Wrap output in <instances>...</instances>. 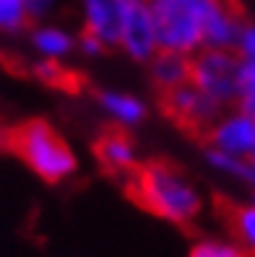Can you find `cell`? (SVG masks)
Wrapping results in <instances>:
<instances>
[{
	"mask_svg": "<svg viewBox=\"0 0 255 257\" xmlns=\"http://www.w3.org/2000/svg\"><path fill=\"white\" fill-rule=\"evenodd\" d=\"M32 73L37 81H42L44 86H52V88H68V91H73L78 86L76 75L65 70V65H60V60H39Z\"/></svg>",
	"mask_w": 255,
	"mask_h": 257,
	"instance_id": "cell-14",
	"label": "cell"
},
{
	"mask_svg": "<svg viewBox=\"0 0 255 257\" xmlns=\"http://www.w3.org/2000/svg\"><path fill=\"white\" fill-rule=\"evenodd\" d=\"M255 101V60H242L239 65V101L237 104H250Z\"/></svg>",
	"mask_w": 255,
	"mask_h": 257,
	"instance_id": "cell-17",
	"label": "cell"
},
{
	"mask_svg": "<svg viewBox=\"0 0 255 257\" xmlns=\"http://www.w3.org/2000/svg\"><path fill=\"white\" fill-rule=\"evenodd\" d=\"M78 50H81L83 55H89V57H97V55H102L104 50H107V44H104L102 39H97L94 34L83 32V34L78 37Z\"/></svg>",
	"mask_w": 255,
	"mask_h": 257,
	"instance_id": "cell-19",
	"label": "cell"
},
{
	"mask_svg": "<svg viewBox=\"0 0 255 257\" xmlns=\"http://www.w3.org/2000/svg\"><path fill=\"white\" fill-rule=\"evenodd\" d=\"M247 161L255 166V143H252V148H250V154H247Z\"/></svg>",
	"mask_w": 255,
	"mask_h": 257,
	"instance_id": "cell-22",
	"label": "cell"
},
{
	"mask_svg": "<svg viewBox=\"0 0 255 257\" xmlns=\"http://www.w3.org/2000/svg\"><path fill=\"white\" fill-rule=\"evenodd\" d=\"M161 109L175 125L193 130V133H198V130L208 133V127L224 114L221 104L214 101L208 94H203L193 83H185V86L175 88V91L161 94Z\"/></svg>",
	"mask_w": 255,
	"mask_h": 257,
	"instance_id": "cell-5",
	"label": "cell"
},
{
	"mask_svg": "<svg viewBox=\"0 0 255 257\" xmlns=\"http://www.w3.org/2000/svg\"><path fill=\"white\" fill-rule=\"evenodd\" d=\"M60 3V0H26V6H29V13H32V19H42V16H47V13Z\"/></svg>",
	"mask_w": 255,
	"mask_h": 257,
	"instance_id": "cell-20",
	"label": "cell"
},
{
	"mask_svg": "<svg viewBox=\"0 0 255 257\" xmlns=\"http://www.w3.org/2000/svg\"><path fill=\"white\" fill-rule=\"evenodd\" d=\"M229 229L234 234V241L247 254H255V203L234 205L229 210Z\"/></svg>",
	"mask_w": 255,
	"mask_h": 257,
	"instance_id": "cell-13",
	"label": "cell"
},
{
	"mask_svg": "<svg viewBox=\"0 0 255 257\" xmlns=\"http://www.w3.org/2000/svg\"><path fill=\"white\" fill-rule=\"evenodd\" d=\"M239 65L242 60L234 50L203 47L190 57V83L227 107L239 101Z\"/></svg>",
	"mask_w": 255,
	"mask_h": 257,
	"instance_id": "cell-4",
	"label": "cell"
},
{
	"mask_svg": "<svg viewBox=\"0 0 255 257\" xmlns=\"http://www.w3.org/2000/svg\"><path fill=\"white\" fill-rule=\"evenodd\" d=\"M3 146L47 185L65 182L78 166L73 148L47 119H26L6 130Z\"/></svg>",
	"mask_w": 255,
	"mask_h": 257,
	"instance_id": "cell-3",
	"label": "cell"
},
{
	"mask_svg": "<svg viewBox=\"0 0 255 257\" xmlns=\"http://www.w3.org/2000/svg\"><path fill=\"white\" fill-rule=\"evenodd\" d=\"M128 195L146 213L175 226L193 223L203 210V198L196 185L169 161L138 164L128 177Z\"/></svg>",
	"mask_w": 255,
	"mask_h": 257,
	"instance_id": "cell-2",
	"label": "cell"
},
{
	"mask_svg": "<svg viewBox=\"0 0 255 257\" xmlns=\"http://www.w3.org/2000/svg\"><path fill=\"white\" fill-rule=\"evenodd\" d=\"M148 73H151V81L161 94L175 91V88L190 83V57L169 50H159L148 60Z\"/></svg>",
	"mask_w": 255,
	"mask_h": 257,
	"instance_id": "cell-11",
	"label": "cell"
},
{
	"mask_svg": "<svg viewBox=\"0 0 255 257\" xmlns=\"http://www.w3.org/2000/svg\"><path fill=\"white\" fill-rule=\"evenodd\" d=\"M188 257H247V252L229 239H216V236H206L198 239L190 247Z\"/></svg>",
	"mask_w": 255,
	"mask_h": 257,
	"instance_id": "cell-15",
	"label": "cell"
},
{
	"mask_svg": "<svg viewBox=\"0 0 255 257\" xmlns=\"http://www.w3.org/2000/svg\"><path fill=\"white\" fill-rule=\"evenodd\" d=\"M94 156L104 172L130 177L138 169V151L125 127L104 130L94 143Z\"/></svg>",
	"mask_w": 255,
	"mask_h": 257,
	"instance_id": "cell-8",
	"label": "cell"
},
{
	"mask_svg": "<svg viewBox=\"0 0 255 257\" xmlns=\"http://www.w3.org/2000/svg\"><path fill=\"white\" fill-rule=\"evenodd\" d=\"M208 148L224 151L229 156H242L247 159L250 148L255 143V117L245 112L242 107L221 114L216 122L208 127Z\"/></svg>",
	"mask_w": 255,
	"mask_h": 257,
	"instance_id": "cell-7",
	"label": "cell"
},
{
	"mask_svg": "<svg viewBox=\"0 0 255 257\" xmlns=\"http://www.w3.org/2000/svg\"><path fill=\"white\" fill-rule=\"evenodd\" d=\"M159 50L193 57L203 47L234 50L242 16L232 0H148Z\"/></svg>",
	"mask_w": 255,
	"mask_h": 257,
	"instance_id": "cell-1",
	"label": "cell"
},
{
	"mask_svg": "<svg viewBox=\"0 0 255 257\" xmlns=\"http://www.w3.org/2000/svg\"><path fill=\"white\" fill-rule=\"evenodd\" d=\"M120 50L136 63H148L159 52L156 24L151 16V8H148V0H125Z\"/></svg>",
	"mask_w": 255,
	"mask_h": 257,
	"instance_id": "cell-6",
	"label": "cell"
},
{
	"mask_svg": "<svg viewBox=\"0 0 255 257\" xmlns=\"http://www.w3.org/2000/svg\"><path fill=\"white\" fill-rule=\"evenodd\" d=\"M29 42H32V50L42 60H63L78 47V39L70 32H65L60 26H44V24L34 29Z\"/></svg>",
	"mask_w": 255,
	"mask_h": 257,
	"instance_id": "cell-12",
	"label": "cell"
},
{
	"mask_svg": "<svg viewBox=\"0 0 255 257\" xmlns=\"http://www.w3.org/2000/svg\"><path fill=\"white\" fill-rule=\"evenodd\" d=\"M97 104L115 125L125 127V130L138 127L146 119V112H148L143 99H138L136 94H128V91H115V88H104V91H99L97 94Z\"/></svg>",
	"mask_w": 255,
	"mask_h": 257,
	"instance_id": "cell-10",
	"label": "cell"
},
{
	"mask_svg": "<svg viewBox=\"0 0 255 257\" xmlns=\"http://www.w3.org/2000/svg\"><path fill=\"white\" fill-rule=\"evenodd\" d=\"M125 0H81L83 32L94 34L110 47H120V29H123Z\"/></svg>",
	"mask_w": 255,
	"mask_h": 257,
	"instance_id": "cell-9",
	"label": "cell"
},
{
	"mask_svg": "<svg viewBox=\"0 0 255 257\" xmlns=\"http://www.w3.org/2000/svg\"><path fill=\"white\" fill-rule=\"evenodd\" d=\"M239 107H242L245 112H250V114L255 117V101H250V104H239Z\"/></svg>",
	"mask_w": 255,
	"mask_h": 257,
	"instance_id": "cell-21",
	"label": "cell"
},
{
	"mask_svg": "<svg viewBox=\"0 0 255 257\" xmlns=\"http://www.w3.org/2000/svg\"><path fill=\"white\" fill-rule=\"evenodd\" d=\"M32 19L26 0H0V34H16Z\"/></svg>",
	"mask_w": 255,
	"mask_h": 257,
	"instance_id": "cell-16",
	"label": "cell"
},
{
	"mask_svg": "<svg viewBox=\"0 0 255 257\" xmlns=\"http://www.w3.org/2000/svg\"><path fill=\"white\" fill-rule=\"evenodd\" d=\"M234 52L239 55V60H255V24L252 21H245L242 29H239Z\"/></svg>",
	"mask_w": 255,
	"mask_h": 257,
	"instance_id": "cell-18",
	"label": "cell"
}]
</instances>
